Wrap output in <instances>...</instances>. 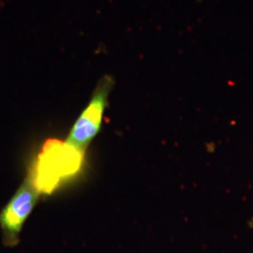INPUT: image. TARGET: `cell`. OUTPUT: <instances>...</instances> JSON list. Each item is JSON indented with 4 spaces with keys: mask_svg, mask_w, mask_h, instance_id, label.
<instances>
[{
    "mask_svg": "<svg viewBox=\"0 0 253 253\" xmlns=\"http://www.w3.org/2000/svg\"><path fill=\"white\" fill-rule=\"evenodd\" d=\"M115 79L105 74L100 78L91 95L87 105L74 122L65 144L79 153L84 154L91 142L99 134L109 96L114 88Z\"/></svg>",
    "mask_w": 253,
    "mask_h": 253,
    "instance_id": "obj_1",
    "label": "cell"
},
{
    "mask_svg": "<svg viewBox=\"0 0 253 253\" xmlns=\"http://www.w3.org/2000/svg\"><path fill=\"white\" fill-rule=\"evenodd\" d=\"M40 198L39 189L31 175H28L8 204L0 211V229L6 247H15L20 234Z\"/></svg>",
    "mask_w": 253,
    "mask_h": 253,
    "instance_id": "obj_2",
    "label": "cell"
},
{
    "mask_svg": "<svg viewBox=\"0 0 253 253\" xmlns=\"http://www.w3.org/2000/svg\"><path fill=\"white\" fill-rule=\"evenodd\" d=\"M249 226L251 227V228H252V227H253V217L251 218L250 222H249Z\"/></svg>",
    "mask_w": 253,
    "mask_h": 253,
    "instance_id": "obj_3",
    "label": "cell"
}]
</instances>
